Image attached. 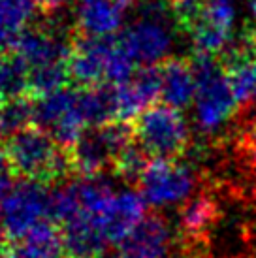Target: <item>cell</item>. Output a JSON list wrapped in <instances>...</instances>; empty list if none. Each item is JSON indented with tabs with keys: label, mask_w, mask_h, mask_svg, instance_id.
<instances>
[{
	"label": "cell",
	"mask_w": 256,
	"mask_h": 258,
	"mask_svg": "<svg viewBox=\"0 0 256 258\" xmlns=\"http://www.w3.org/2000/svg\"><path fill=\"white\" fill-rule=\"evenodd\" d=\"M175 258H209V256L200 247H183V251L179 252Z\"/></svg>",
	"instance_id": "obj_32"
},
{
	"label": "cell",
	"mask_w": 256,
	"mask_h": 258,
	"mask_svg": "<svg viewBox=\"0 0 256 258\" xmlns=\"http://www.w3.org/2000/svg\"><path fill=\"white\" fill-rule=\"evenodd\" d=\"M14 173H15V170L12 168V164H10L6 153L0 151V204H2V200L10 194V190L14 188V185H15Z\"/></svg>",
	"instance_id": "obj_29"
},
{
	"label": "cell",
	"mask_w": 256,
	"mask_h": 258,
	"mask_svg": "<svg viewBox=\"0 0 256 258\" xmlns=\"http://www.w3.org/2000/svg\"><path fill=\"white\" fill-rule=\"evenodd\" d=\"M115 40L111 38L81 36L72 47L68 60L70 78L81 87H98L106 83L107 64L113 51Z\"/></svg>",
	"instance_id": "obj_13"
},
{
	"label": "cell",
	"mask_w": 256,
	"mask_h": 258,
	"mask_svg": "<svg viewBox=\"0 0 256 258\" xmlns=\"http://www.w3.org/2000/svg\"><path fill=\"white\" fill-rule=\"evenodd\" d=\"M60 147L49 132L40 126H29L8 140L4 153L23 179L51 183L62 179L74 168L70 153H64Z\"/></svg>",
	"instance_id": "obj_1"
},
{
	"label": "cell",
	"mask_w": 256,
	"mask_h": 258,
	"mask_svg": "<svg viewBox=\"0 0 256 258\" xmlns=\"http://www.w3.org/2000/svg\"><path fill=\"white\" fill-rule=\"evenodd\" d=\"M138 186L149 206L166 208L190 198L196 186V175L177 158H151Z\"/></svg>",
	"instance_id": "obj_8"
},
{
	"label": "cell",
	"mask_w": 256,
	"mask_h": 258,
	"mask_svg": "<svg viewBox=\"0 0 256 258\" xmlns=\"http://www.w3.org/2000/svg\"><path fill=\"white\" fill-rule=\"evenodd\" d=\"M51 188L42 181L23 179L15 183L0 204V232L8 239H19L30 230L51 221Z\"/></svg>",
	"instance_id": "obj_4"
},
{
	"label": "cell",
	"mask_w": 256,
	"mask_h": 258,
	"mask_svg": "<svg viewBox=\"0 0 256 258\" xmlns=\"http://www.w3.org/2000/svg\"><path fill=\"white\" fill-rule=\"evenodd\" d=\"M219 58L235 96L237 109H256V45L249 34L243 32Z\"/></svg>",
	"instance_id": "obj_9"
},
{
	"label": "cell",
	"mask_w": 256,
	"mask_h": 258,
	"mask_svg": "<svg viewBox=\"0 0 256 258\" xmlns=\"http://www.w3.org/2000/svg\"><path fill=\"white\" fill-rule=\"evenodd\" d=\"M171 241H173V236H171L170 224L164 217L153 213V215L143 217L138 228L121 245H126L147 258H166L171 249Z\"/></svg>",
	"instance_id": "obj_20"
},
{
	"label": "cell",
	"mask_w": 256,
	"mask_h": 258,
	"mask_svg": "<svg viewBox=\"0 0 256 258\" xmlns=\"http://www.w3.org/2000/svg\"><path fill=\"white\" fill-rule=\"evenodd\" d=\"M30 93V72L15 53L0 55V100L23 98Z\"/></svg>",
	"instance_id": "obj_22"
},
{
	"label": "cell",
	"mask_w": 256,
	"mask_h": 258,
	"mask_svg": "<svg viewBox=\"0 0 256 258\" xmlns=\"http://www.w3.org/2000/svg\"><path fill=\"white\" fill-rule=\"evenodd\" d=\"M149 162L151 160H149L147 151L143 149L138 142H136V144L132 142V144L126 145L124 151L117 157L113 168H115V173H117L121 179L128 181V183H138Z\"/></svg>",
	"instance_id": "obj_25"
},
{
	"label": "cell",
	"mask_w": 256,
	"mask_h": 258,
	"mask_svg": "<svg viewBox=\"0 0 256 258\" xmlns=\"http://www.w3.org/2000/svg\"><path fill=\"white\" fill-rule=\"evenodd\" d=\"M72 0H38V6L40 10L47 12V14H53V12H58L70 4Z\"/></svg>",
	"instance_id": "obj_31"
},
{
	"label": "cell",
	"mask_w": 256,
	"mask_h": 258,
	"mask_svg": "<svg viewBox=\"0 0 256 258\" xmlns=\"http://www.w3.org/2000/svg\"><path fill=\"white\" fill-rule=\"evenodd\" d=\"M211 0H170V14L179 29L190 34L204 19Z\"/></svg>",
	"instance_id": "obj_27"
},
{
	"label": "cell",
	"mask_w": 256,
	"mask_h": 258,
	"mask_svg": "<svg viewBox=\"0 0 256 258\" xmlns=\"http://www.w3.org/2000/svg\"><path fill=\"white\" fill-rule=\"evenodd\" d=\"M55 224L57 222L43 221L29 234L12 241L10 258H62L66 254L62 232Z\"/></svg>",
	"instance_id": "obj_18"
},
{
	"label": "cell",
	"mask_w": 256,
	"mask_h": 258,
	"mask_svg": "<svg viewBox=\"0 0 256 258\" xmlns=\"http://www.w3.org/2000/svg\"><path fill=\"white\" fill-rule=\"evenodd\" d=\"M250 10H252V14L256 15V0H250Z\"/></svg>",
	"instance_id": "obj_36"
},
{
	"label": "cell",
	"mask_w": 256,
	"mask_h": 258,
	"mask_svg": "<svg viewBox=\"0 0 256 258\" xmlns=\"http://www.w3.org/2000/svg\"><path fill=\"white\" fill-rule=\"evenodd\" d=\"M162 76V100L175 109H185L196 96V74L192 58L168 57L160 62Z\"/></svg>",
	"instance_id": "obj_16"
},
{
	"label": "cell",
	"mask_w": 256,
	"mask_h": 258,
	"mask_svg": "<svg viewBox=\"0 0 256 258\" xmlns=\"http://www.w3.org/2000/svg\"><path fill=\"white\" fill-rule=\"evenodd\" d=\"M145 204L147 202L143 200L142 192L134 188L115 190L113 198L98 219V228L107 243L121 245L126 241L145 217Z\"/></svg>",
	"instance_id": "obj_12"
},
{
	"label": "cell",
	"mask_w": 256,
	"mask_h": 258,
	"mask_svg": "<svg viewBox=\"0 0 256 258\" xmlns=\"http://www.w3.org/2000/svg\"><path fill=\"white\" fill-rule=\"evenodd\" d=\"M60 232L66 254L70 258H98L106 252V247L109 245L96 222L85 215H78L64 222Z\"/></svg>",
	"instance_id": "obj_19"
},
{
	"label": "cell",
	"mask_w": 256,
	"mask_h": 258,
	"mask_svg": "<svg viewBox=\"0 0 256 258\" xmlns=\"http://www.w3.org/2000/svg\"><path fill=\"white\" fill-rule=\"evenodd\" d=\"M113 258H147V256H143V254H140L138 251L130 249V247H126V245H121Z\"/></svg>",
	"instance_id": "obj_33"
},
{
	"label": "cell",
	"mask_w": 256,
	"mask_h": 258,
	"mask_svg": "<svg viewBox=\"0 0 256 258\" xmlns=\"http://www.w3.org/2000/svg\"><path fill=\"white\" fill-rule=\"evenodd\" d=\"M124 6L117 0H79L78 27L83 36L111 38L121 29Z\"/></svg>",
	"instance_id": "obj_17"
},
{
	"label": "cell",
	"mask_w": 256,
	"mask_h": 258,
	"mask_svg": "<svg viewBox=\"0 0 256 258\" xmlns=\"http://www.w3.org/2000/svg\"><path fill=\"white\" fill-rule=\"evenodd\" d=\"M111 91L117 121H132L162 96L160 64L142 66V70H138L126 83L111 85Z\"/></svg>",
	"instance_id": "obj_10"
},
{
	"label": "cell",
	"mask_w": 256,
	"mask_h": 258,
	"mask_svg": "<svg viewBox=\"0 0 256 258\" xmlns=\"http://www.w3.org/2000/svg\"><path fill=\"white\" fill-rule=\"evenodd\" d=\"M70 78L68 62L60 64H49L30 70V93L36 96H43L47 93H53L57 89H62Z\"/></svg>",
	"instance_id": "obj_26"
},
{
	"label": "cell",
	"mask_w": 256,
	"mask_h": 258,
	"mask_svg": "<svg viewBox=\"0 0 256 258\" xmlns=\"http://www.w3.org/2000/svg\"><path fill=\"white\" fill-rule=\"evenodd\" d=\"M164 14L166 8L157 2H149L143 10V15L128 25L119 38L121 45L136 64L157 66L170 55L171 34L164 25Z\"/></svg>",
	"instance_id": "obj_7"
},
{
	"label": "cell",
	"mask_w": 256,
	"mask_h": 258,
	"mask_svg": "<svg viewBox=\"0 0 256 258\" xmlns=\"http://www.w3.org/2000/svg\"><path fill=\"white\" fill-rule=\"evenodd\" d=\"M245 32L249 34V38L252 40V42H254V45H256V25H254V27H249V29L245 30Z\"/></svg>",
	"instance_id": "obj_34"
},
{
	"label": "cell",
	"mask_w": 256,
	"mask_h": 258,
	"mask_svg": "<svg viewBox=\"0 0 256 258\" xmlns=\"http://www.w3.org/2000/svg\"><path fill=\"white\" fill-rule=\"evenodd\" d=\"M219 217L221 209L209 194H198L183 202L179 211V232L185 247L204 249L209 239V232L219 222Z\"/></svg>",
	"instance_id": "obj_15"
},
{
	"label": "cell",
	"mask_w": 256,
	"mask_h": 258,
	"mask_svg": "<svg viewBox=\"0 0 256 258\" xmlns=\"http://www.w3.org/2000/svg\"><path fill=\"white\" fill-rule=\"evenodd\" d=\"M14 42H15V34L0 23V55L8 53V49L14 45Z\"/></svg>",
	"instance_id": "obj_30"
},
{
	"label": "cell",
	"mask_w": 256,
	"mask_h": 258,
	"mask_svg": "<svg viewBox=\"0 0 256 258\" xmlns=\"http://www.w3.org/2000/svg\"><path fill=\"white\" fill-rule=\"evenodd\" d=\"M117 2H119V4H121V6H132V4H136V2H140V0H117Z\"/></svg>",
	"instance_id": "obj_35"
},
{
	"label": "cell",
	"mask_w": 256,
	"mask_h": 258,
	"mask_svg": "<svg viewBox=\"0 0 256 258\" xmlns=\"http://www.w3.org/2000/svg\"><path fill=\"white\" fill-rule=\"evenodd\" d=\"M34 122L36 126L49 132L58 145L72 149L89 128L79 108V91L62 87L36 96Z\"/></svg>",
	"instance_id": "obj_6"
},
{
	"label": "cell",
	"mask_w": 256,
	"mask_h": 258,
	"mask_svg": "<svg viewBox=\"0 0 256 258\" xmlns=\"http://www.w3.org/2000/svg\"><path fill=\"white\" fill-rule=\"evenodd\" d=\"M72 47L74 43L70 45L66 36L58 30L27 29L15 36L12 51L27 64L30 72L42 66L68 62Z\"/></svg>",
	"instance_id": "obj_11"
},
{
	"label": "cell",
	"mask_w": 256,
	"mask_h": 258,
	"mask_svg": "<svg viewBox=\"0 0 256 258\" xmlns=\"http://www.w3.org/2000/svg\"><path fill=\"white\" fill-rule=\"evenodd\" d=\"M136 142L153 158H179L190 145V134L179 109L153 104L134 119Z\"/></svg>",
	"instance_id": "obj_3"
},
{
	"label": "cell",
	"mask_w": 256,
	"mask_h": 258,
	"mask_svg": "<svg viewBox=\"0 0 256 258\" xmlns=\"http://www.w3.org/2000/svg\"><path fill=\"white\" fill-rule=\"evenodd\" d=\"M237 151H239V157L245 162V166H249L256 175V117L245 122L239 130Z\"/></svg>",
	"instance_id": "obj_28"
},
{
	"label": "cell",
	"mask_w": 256,
	"mask_h": 258,
	"mask_svg": "<svg viewBox=\"0 0 256 258\" xmlns=\"http://www.w3.org/2000/svg\"><path fill=\"white\" fill-rule=\"evenodd\" d=\"M79 108L89 128L106 124L109 121H117L111 85L109 89L85 87L83 91H79Z\"/></svg>",
	"instance_id": "obj_21"
},
{
	"label": "cell",
	"mask_w": 256,
	"mask_h": 258,
	"mask_svg": "<svg viewBox=\"0 0 256 258\" xmlns=\"http://www.w3.org/2000/svg\"><path fill=\"white\" fill-rule=\"evenodd\" d=\"M234 6L230 0H211L204 19L190 32L194 53L221 57L232 43Z\"/></svg>",
	"instance_id": "obj_14"
},
{
	"label": "cell",
	"mask_w": 256,
	"mask_h": 258,
	"mask_svg": "<svg viewBox=\"0 0 256 258\" xmlns=\"http://www.w3.org/2000/svg\"><path fill=\"white\" fill-rule=\"evenodd\" d=\"M192 66L196 74V119L202 130L211 132L222 126L234 117L237 109V102L228 83L226 72L222 68L219 57L194 53Z\"/></svg>",
	"instance_id": "obj_2"
},
{
	"label": "cell",
	"mask_w": 256,
	"mask_h": 258,
	"mask_svg": "<svg viewBox=\"0 0 256 258\" xmlns=\"http://www.w3.org/2000/svg\"><path fill=\"white\" fill-rule=\"evenodd\" d=\"M34 122V104L23 98L0 100V140H10Z\"/></svg>",
	"instance_id": "obj_23"
},
{
	"label": "cell",
	"mask_w": 256,
	"mask_h": 258,
	"mask_svg": "<svg viewBox=\"0 0 256 258\" xmlns=\"http://www.w3.org/2000/svg\"><path fill=\"white\" fill-rule=\"evenodd\" d=\"M134 142V126L126 121H109L89 128L70 149L72 166L83 175H100L113 166L124 147Z\"/></svg>",
	"instance_id": "obj_5"
},
{
	"label": "cell",
	"mask_w": 256,
	"mask_h": 258,
	"mask_svg": "<svg viewBox=\"0 0 256 258\" xmlns=\"http://www.w3.org/2000/svg\"><path fill=\"white\" fill-rule=\"evenodd\" d=\"M38 8V0H0V23L17 36L32 23Z\"/></svg>",
	"instance_id": "obj_24"
}]
</instances>
